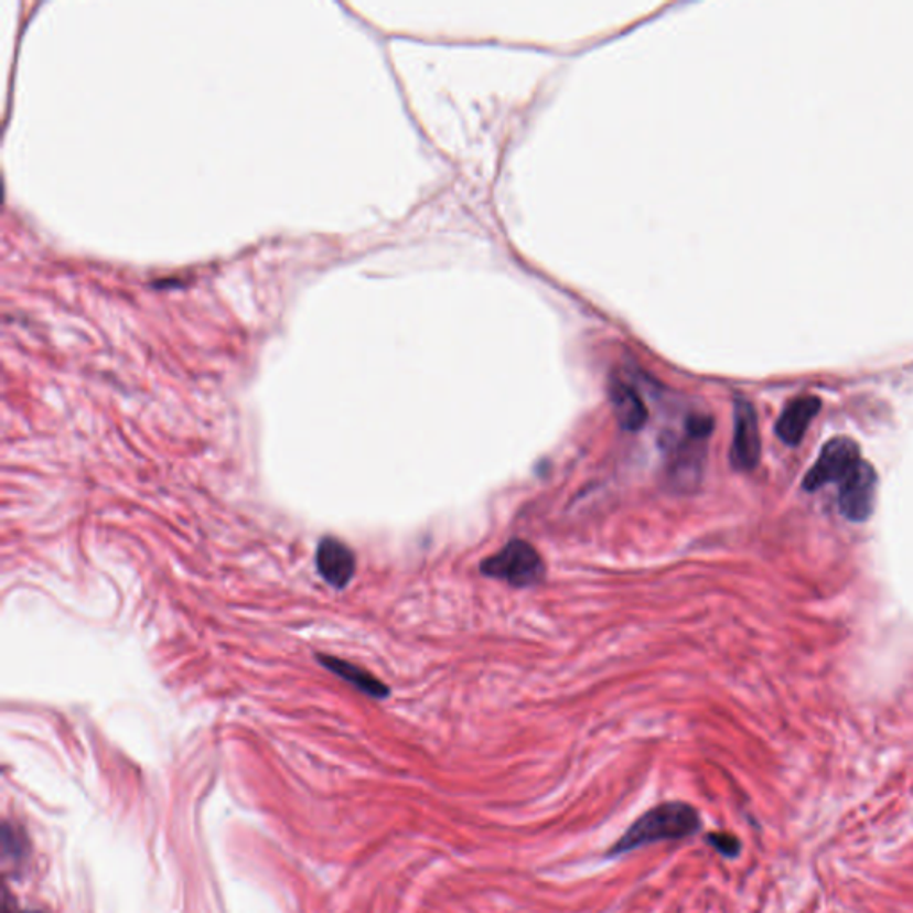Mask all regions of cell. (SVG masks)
Masks as SVG:
<instances>
[{
  "mask_svg": "<svg viewBox=\"0 0 913 913\" xmlns=\"http://www.w3.org/2000/svg\"><path fill=\"white\" fill-rule=\"evenodd\" d=\"M699 826L701 819L695 806L684 802L662 803L638 817L606 855L621 857L649 844L685 839L695 835Z\"/></svg>",
  "mask_w": 913,
  "mask_h": 913,
  "instance_id": "6da1fadb",
  "label": "cell"
},
{
  "mask_svg": "<svg viewBox=\"0 0 913 913\" xmlns=\"http://www.w3.org/2000/svg\"><path fill=\"white\" fill-rule=\"evenodd\" d=\"M482 573L514 588H531L541 582L546 566L541 555L527 541L508 543L498 554L482 562Z\"/></svg>",
  "mask_w": 913,
  "mask_h": 913,
  "instance_id": "7a4b0ae2",
  "label": "cell"
},
{
  "mask_svg": "<svg viewBox=\"0 0 913 913\" xmlns=\"http://www.w3.org/2000/svg\"><path fill=\"white\" fill-rule=\"evenodd\" d=\"M860 461V448L853 439L834 438L823 447L816 464L806 473L803 490L814 493L826 484H840Z\"/></svg>",
  "mask_w": 913,
  "mask_h": 913,
  "instance_id": "3957f363",
  "label": "cell"
},
{
  "mask_svg": "<svg viewBox=\"0 0 913 913\" xmlns=\"http://www.w3.org/2000/svg\"><path fill=\"white\" fill-rule=\"evenodd\" d=\"M839 485L840 513L849 522H866L877 502V470L862 459Z\"/></svg>",
  "mask_w": 913,
  "mask_h": 913,
  "instance_id": "277c9868",
  "label": "cell"
},
{
  "mask_svg": "<svg viewBox=\"0 0 913 913\" xmlns=\"http://www.w3.org/2000/svg\"><path fill=\"white\" fill-rule=\"evenodd\" d=\"M762 443H760L759 420L748 400H737L735 429L730 459L735 470L751 471L759 466Z\"/></svg>",
  "mask_w": 913,
  "mask_h": 913,
  "instance_id": "5b68a950",
  "label": "cell"
},
{
  "mask_svg": "<svg viewBox=\"0 0 913 913\" xmlns=\"http://www.w3.org/2000/svg\"><path fill=\"white\" fill-rule=\"evenodd\" d=\"M318 573L332 588L345 589L355 574V555L336 537H323L316 550Z\"/></svg>",
  "mask_w": 913,
  "mask_h": 913,
  "instance_id": "8992f818",
  "label": "cell"
},
{
  "mask_svg": "<svg viewBox=\"0 0 913 913\" xmlns=\"http://www.w3.org/2000/svg\"><path fill=\"white\" fill-rule=\"evenodd\" d=\"M819 410L820 400L817 397H812V395H805V397H797L793 401H788L782 415H780L778 423H776L778 438L788 447L799 444L806 429L810 427L812 420L816 418Z\"/></svg>",
  "mask_w": 913,
  "mask_h": 913,
  "instance_id": "52a82bcc",
  "label": "cell"
},
{
  "mask_svg": "<svg viewBox=\"0 0 913 913\" xmlns=\"http://www.w3.org/2000/svg\"><path fill=\"white\" fill-rule=\"evenodd\" d=\"M611 401L615 418L623 429L630 432L643 429V425L648 420V409L635 387L621 380L612 383Z\"/></svg>",
  "mask_w": 913,
  "mask_h": 913,
  "instance_id": "ba28073f",
  "label": "cell"
},
{
  "mask_svg": "<svg viewBox=\"0 0 913 913\" xmlns=\"http://www.w3.org/2000/svg\"><path fill=\"white\" fill-rule=\"evenodd\" d=\"M318 658L326 669L336 673L337 676L357 687L364 695L372 696V698H386L389 695V689L383 681L377 680L375 676L364 672L361 667L354 666L350 662L340 660V658L326 657V655H318Z\"/></svg>",
  "mask_w": 913,
  "mask_h": 913,
  "instance_id": "9c48e42d",
  "label": "cell"
},
{
  "mask_svg": "<svg viewBox=\"0 0 913 913\" xmlns=\"http://www.w3.org/2000/svg\"><path fill=\"white\" fill-rule=\"evenodd\" d=\"M709 842L724 857H737L741 851V842L733 835L712 834L709 835Z\"/></svg>",
  "mask_w": 913,
  "mask_h": 913,
  "instance_id": "30bf717a",
  "label": "cell"
},
{
  "mask_svg": "<svg viewBox=\"0 0 913 913\" xmlns=\"http://www.w3.org/2000/svg\"><path fill=\"white\" fill-rule=\"evenodd\" d=\"M25 913H40V912H25Z\"/></svg>",
  "mask_w": 913,
  "mask_h": 913,
  "instance_id": "8fae6325",
  "label": "cell"
}]
</instances>
